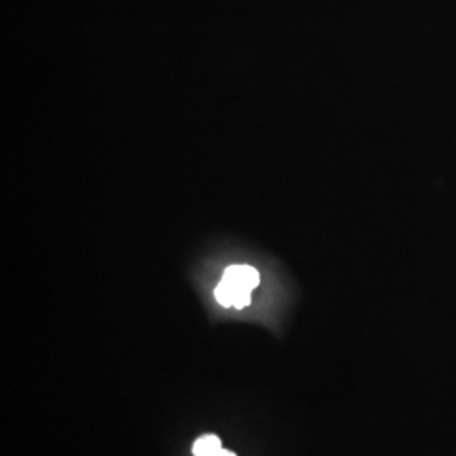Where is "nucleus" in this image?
<instances>
[{
    "mask_svg": "<svg viewBox=\"0 0 456 456\" xmlns=\"http://www.w3.org/2000/svg\"><path fill=\"white\" fill-rule=\"evenodd\" d=\"M216 456H237L235 453H232V452H228V450H222L220 453Z\"/></svg>",
    "mask_w": 456,
    "mask_h": 456,
    "instance_id": "nucleus-4",
    "label": "nucleus"
},
{
    "mask_svg": "<svg viewBox=\"0 0 456 456\" xmlns=\"http://www.w3.org/2000/svg\"><path fill=\"white\" fill-rule=\"evenodd\" d=\"M252 291L245 289L240 286H235L228 281H224L216 286L215 289V297L222 306H233V308H245L252 301Z\"/></svg>",
    "mask_w": 456,
    "mask_h": 456,
    "instance_id": "nucleus-1",
    "label": "nucleus"
},
{
    "mask_svg": "<svg viewBox=\"0 0 456 456\" xmlns=\"http://www.w3.org/2000/svg\"><path fill=\"white\" fill-rule=\"evenodd\" d=\"M224 281L252 291L254 288L259 286L261 277L259 273L250 265H230L224 274Z\"/></svg>",
    "mask_w": 456,
    "mask_h": 456,
    "instance_id": "nucleus-2",
    "label": "nucleus"
},
{
    "mask_svg": "<svg viewBox=\"0 0 456 456\" xmlns=\"http://www.w3.org/2000/svg\"><path fill=\"white\" fill-rule=\"evenodd\" d=\"M222 450V440L215 435H203L193 443V456H216Z\"/></svg>",
    "mask_w": 456,
    "mask_h": 456,
    "instance_id": "nucleus-3",
    "label": "nucleus"
}]
</instances>
